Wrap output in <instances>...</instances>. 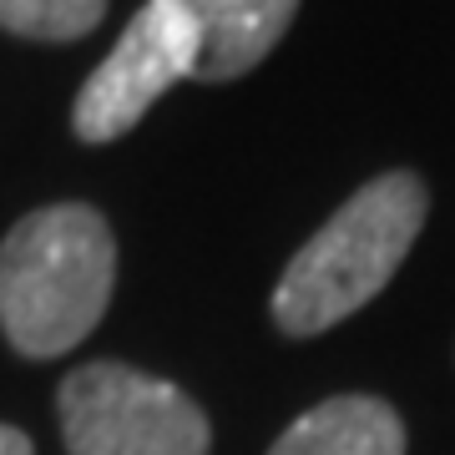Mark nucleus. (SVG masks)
<instances>
[{
	"label": "nucleus",
	"mask_w": 455,
	"mask_h": 455,
	"mask_svg": "<svg viewBox=\"0 0 455 455\" xmlns=\"http://www.w3.org/2000/svg\"><path fill=\"white\" fill-rule=\"evenodd\" d=\"M107 16V0H0V31L26 41H82Z\"/></svg>",
	"instance_id": "nucleus-7"
},
{
	"label": "nucleus",
	"mask_w": 455,
	"mask_h": 455,
	"mask_svg": "<svg viewBox=\"0 0 455 455\" xmlns=\"http://www.w3.org/2000/svg\"><path fill=\"white\" fill-rule=\"evenodd\" d=\"M56 405L71 455H208L203 410L178 385L112 359L66 374Z\"/></svg>",
	"instance_id": "nucleus-3"
},
{
	"label": "nucleus",
	"mask_w": 455,
	"mask_h": 455,
	"mask_svg": "<svg viewBox=\"0 0 455 455\" xmlns=\"http://www.w3.org/2000/svg\"><path fill=\"white\" fill-rule=\"evenodd\" d=\"M116 283L112 228L86 203L20 218L0 243V329L26 359H56L101 324Z\"/></svg>",
	"instance_id": "nucleus-1"
},
{
	"label": "nucleus",
	"mask_w": 455,
	"mask_h": 455,
	"mask_svg": "<svg viewBox=\"0 0 455 455\" xmlns=\"http://www.w3.org/2000/svg\"><path fill=\"white\" fill-rule=\"evenodd\" d=\"M268 455H405V425L385 400L339 395L299 415Z\"/></svg>",
	"instance_id": "nucleus-6"
},
{
	"label": "nucleus",
	"mask_w": 455,
	"mask_h": 455,
	"mask_svg": "<svg viewBox=\"0 0 455 455\" xmlns=\"http://www.w3.org/2000/svg\"><path fill=\"white\" fill-rule=\"evenodd\" d=\"M197 26L193 82H233L283 41L299 0H182Z\"/></svg>",
	"instance_id": "nucleus-5"
},
{
	"label": "nucleus",
	"mask_w": 455,
	"mask_h": 455,
	"mask_svg": "<svg viewBox=\"0 0 455 455\" xmlns=\"http://www.w3.org/2000/svg\"><path fill=\"white\" fill-rule=\"evenodd\" d=\"M0 455H31V440L16 425H0Z\"/></svg>",
	"instance_id": "nucleus-8"
},
{
	"label": "nucleus",
	"mask_w": 455,
	"mask_h": 455,
	"mask_svg": "<svg viewBox=\"0 0 455 455\" xmlns=\"http://www.w3.org/2000/svg\"><path fill=\"white\" fill-rule=\"evenodd\" d=\"M197 66V26L182 0H147L112 46V56L86 76L71 107L82 142H116L147 116V107Z\"/></svg>",
	"instance_id": "nucleus-4"
},
{
	"label": "nucleus",
	"mask_w": 455,
	"mask_h": 455,
	"mask_svg": "<svg viewBox=\"0 0 455 455\" xmlns=\"http://www.w3.org/2000/svg\"><path fill=\"white\" fill-rule=\"evenodd\" d=\"M420 223L425 188L415 172L364 182L283 268L274 289V324L293 339H309L359 314L405 263Z\"/></svg>",
	"instance_id": "nucleus-2"
}]
</instances>
